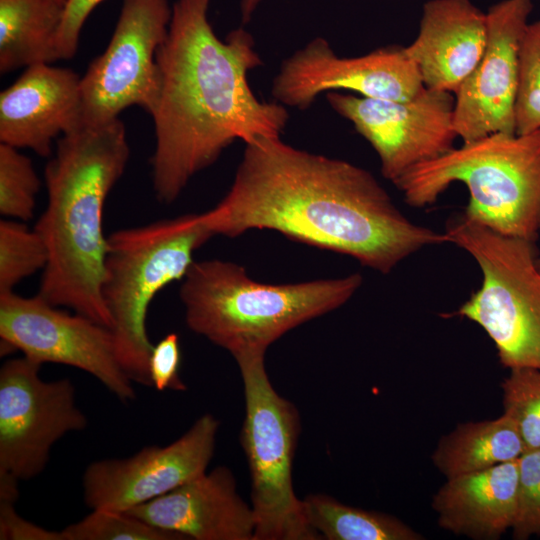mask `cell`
Here are the masks:
<instances>
[{
	"label": "cell",
	"mask_w": 540,
	"mask_h": 540,
	"mask_svg": "<svg viewBox=\"0 0 540 540\" xmlns=\"http://www.w3.org/2000/svg\"><path fill=\"white\" fill-rule=\"evenodd\" d=\"M63 540H185L154 527L126 511L92 509L61 530Z\"/></svg>",
	"instance_id": "cell-25"
},
{
	"label": "cell",
	"mask_w": 540,
	"mask_h": 540,
	"mask_svg": "<svg viewBox=\"0 0 540 540\" xmlns=\"http://www.w3.org/2000/svg\"><path fill=\"white\" fill-rule=\"evenodd\" d=\"M203 217L214 235L274 230L382 274L427 246L449 243L445 232L408 219L369 171L280 137L245 143L228 193Z\"/></svg>",
	"instance_id": "cell-1"
},
{
	"label": "cell",
	"mask_w": 540,
	"mask_h": 540,
	"mask_svg": "<svg viewBox=\"0 0 540 540\" xmlns=\"http://www.w3.org/2000/svg\"><path fill=\"white\" fill-rule=\"evenodd\" d=\"M309 526L326 540H422L424 536L397 517L346 505L327 494L302 499Z\"/></svg>",
	"instance_id": "cell-22"
},
{
	"label": "cell",
	"mask_w": 540,
	"mask_h": 540,
	"mask_svg": "<svg viewBox=\"0 0 540 540\" xmlns=\"http://www.w3.org/2000/svg\"><path fill=\"white\" fill-rule=\"evenodd\" d=\"M81 77L73 70L36 64L0 94V142L41 157L52 142L81 125Z\"/></svg>",
	"instance_id": "cell-16"
},
{
	"label": "cell",
	"mask_w": 540,
	"mask_h": 540,
	"mask_svg": "<svg viewBox=\"0 0 540 540\" xmlns=\"http://www.w3.org/2000/svg\"><path fill=\"white\" fill-rule=\"evenodd\" d=\"M0 337L4 352L19 350L41 365L58 363L83 370L124 403L136 397L133 381L119 361L112 330L60 310L38 294L0 295Z\"/></svg>",
	"instance_id": "cell-11"
},
{
	"label": "cell",
	"mask_w": 540,
	"mask_h": 540,
	"mask_svg": "<svg viewBox=\"0 0 540 540\" xmlns=\"http://www.w3.org/2000/svg\"><path fill=\"white\" fill-rule=\"evenodd\" d=\"M49 252L34 229L14 220L0 222V295L13 292L26 277L45 269Z\"/></svg>",
	"instance_id": "cell-23"
},
{
	"label": "cell",
	"mask_w": 540,
	"mask_h": 540,
	"mask_svg": "<svg viewBox=\"0 0 540 540\" xmlns=\"http://www.w3.org/2000/svg\"><path fill=\"white\" fill-rule=\"evenodd\" d=\"M500 386L503 413L515 421L525 451L540 449V369H510Z\"/></svg>",
	"instance_id": "cell-24"
},
{
	"label": "cell",
	"mask_w": 540,
	"mask_h": 540,
	"mask_svg": "<svg viewBox=\"0 0 540 540\" xmlns=\"http://www.w3.org/2000/svg\"><path fill=\"white\" fill-rule=\"evenodd\" d=\"M129 155L119 118L62 135L45 168L48 203L34 228L49 252L38 295L110 329L101 293L108 241L103 210Z\"/></svg>",
	"instance_id": "cell-3"
},
{
	"label": "cell",
	"mask_w": 540,
	"mask_h": 540,
	"mask_svg": "<svg viewBox=\"0 0 540 540\" xmlns=\"http://www.w3.org/2000/svg\"><path fill=\"white\" fill-rule=\"evenodd\" d=\"M511 530L516 540L540 536V449L525 451L518 459V504Z\"/></svg>",
	"instance_id": "cell-28"
},
{
	"label": "cell",
	"mask_w": 540,
	"mask_h": 540,
	"mask_svg": "<svg viewBox=\"0 0 540 540\" xmlns=\"http://www.w3.org/2000/svg\"><path fill=\"white\" fill-rule=\"evenodd\" d=\"M449 243L466 251L482 273L480 288L457 311L479 325L507 369H540V269L536 241L500 234L463 213L446 223Z\"/></svg>",
	"instance_id": "cell-7"
},
{
	"label": "cell",
	"mask_w": 540,
	"mask_h": 540,
	"mask_svg": "<svg viewBox=\"0 0 540 540\" xmlns=\"http://www.w3.org/2000/svg\"><path fill=\"white\" fill-rule=\"evenodd\" d=\"M213 236L203 213L108 236L101 293L113 321L119 361L133 382L152 386L149 358L154 345L146 329L150 303L165 286L184 278L194 252Z\"/></svg>",
	"instance_id": "cell-6"
},
{
	"label": "cell",
	"mask_w": 540,
	"mask_h": 540,
	"mask_svg": "<svg viewBox=\"0 0 540 540\" xmlns=\"http://www.w3.org/2000/svg\"><path fill=\"white\" fill-rule=\"evenodd\" d=\"M104 0H68L57 35L59 59L72 58L78 49L81 30L91 12Z\"/></svg>",
	"instance_id": "cell-30"
},
{
	"label": "cell",
	"mask_w": 540,
	"mask_h": 540,
	"mask_svg": "<svg viewBox=\"0 0 540 540\" xmlns=\"http://www.w3.org/2000/svg\"><path fill=\"white\" fill-rule=\"evenodd\" d=\"M454 183L466 186L463 214L507 236L537 241L540 235V129L496 133L463 142L397 180L407 204H434Z\"/></svg>",
	"instance_id": "cell-5"
},
{
	"label": "cell",
	"mask_w": 540,
	"mask_h": 540,
	"mask_svg": "<svg viewBox=\"0 0 540 540\" xmlns=\"http://www.w3.org/2000/svg\"><path fill=\"white\" fill-rule=\"evenodd\" d=\"M126 512L185 540H255L252 507L239 495L226 466Z\"/></svg>",
	"instance_id": "cell-17"
},
{
	"label": "cell",
	"mask_w": 540,
	"mask_h": 540,
	"mask_svg": "<svg viewBox=\"0 0 540 540\" xmlns=\"http://www.w3.org/2000/svg\"><path fill=\"white\" fill-rule=\"evenodd\" d=\"M532 8V0H502L486 12L483 56L454 94L453 125L463 142L516 133L519 49Z\"/></svg>",
	"instance_id": "cell-15"
},
{
	"label": "cell",
	"mask_w": 540,
	"mask_h": 540,
	"mask_svg": "<svg viewBox=\"0 0 540 540\" xmlns=\"http://www.w3.org/2000/svg\"><path fill=\"white\" fill-rule=\"evenodd\" d=\"M362 281L353 273L266 284L251 279L241 265L212 259L192 263L179 294L188 328L237 359L265 355L289 330L345 304Z\"/></svg>",
	"instance_id": "cell-4"
},
{
	"label": "cell",
	"mask_w": 540,
	"mask_h": 540,
	"mask_svg": "<svg viewBox=\"0 0 540 540\" xmlns=\"http://www.w3.org/2000/svg\"><path fill=\"white\" fill-rule=\"evenodd\" d=\"M219 425L215 416L203 414L166 446L92 462L82 477L85 504L91 510L129 511L198 477L213 458Z\"/></svg>",
	"instance_id": "cell-14"
},
{
	"label": "cell",
	"mask_w": 540,
	"mask_h": 540,
	"mask_svg": "<svg viewBox=\"0 0 540 540\" xmlns=\"http://www.w3.org/2000/svg\"><path fill=\"white\" fill-rule=\"evenodd\" d=\"M56 1L59 2L60 4H62L65 7L68 0H56Z\"/></svg>",
	"instance_id": "cell-33"
},
{
	"label": "cell",
	"mask_w": 540,
	"mask_h": 540,
	"mask_svg": "<svg viewBox=\"0 0 540 540\" xmlns=\"http://www.w3.org/2000/svg\"><path fill=\"white\" fill-rule=\"evenodd\" d=\"M537 265H538V267L540 269V254H539L538 259H537Z\"/></svg>",
	"instance_id": "cell-34"
},
{
	"label": "cell",
	"mask_w": 540,
	"mask_h": 540,
	"mask_svg": "<svg viewBox=\"0 0 540 540\" xmlns=\"http://www.w3.org/2000/svg\"><path fill=\"white\" fill-rule=\"evenodd\" d=\"M516 134L540 129V19L529 22L519 49Z\"/></svg>",
	"instance_id": "cell-27"
},
{
	"label": "cell",
	"mask_w": 540,
	"mask_h": 540,
	"mask_svg": "<svg viewBox=\"0 0 540 540\" xmlns=\"http://www.w3.org/2000/svg\"><path fill=\"white\" fill-rule=\"evenodd\" d=\"M40 180L31 160L8 144H0V213L29 220L33 217Z\"/></svg>",
	"instance_id": "cell-26"
},
{
	"label": "cell",
	"mask_w": 540,
	"mask_h": 540,
	"mask_svg": "<svg viewBox=\"0 0 540 540\" xmlns=\"http://www.w3.org/2000/svg\"><path fill=\"white\" fill-rule=\"evenodd\" d=\"M525 446L515 421L506 414L493 420L466 422L441 437L432 462L446 478L517 461Z\"/></svg>",
	"instance_id": "cell-21"
},
{
	"label": "cell",
	"mask_w": 540,
	"mask_h": 540,
	"mask_svg": "<svg viewBox=\"0 0 540 540\" xmlns=\"http://www.w3.org/2000/svg\"><path fill=\"white\" fill-rule=\"evenodd\" d=\"M208 7L209 0H176L156 56L161 81L151 114L152 177L164 203L235 140L280 137L289 119L284 105L259 100L249 86L248 73L262 65L253 36L238 28L220 40Z\"/></svg>",
	"instance_id": "cell-2"
},
{
	"label": "cell",
	"mask_w": 540,
	"mask_h": 540,
	"mask_svg": "<svg viewBox=\"0 0 540 540\" xmlns=\"http://www.w3.org/2000/svg\"><path fill=\"white\" fill-rule=\"evenodd\" d=\"M487 43L486 13L471 0H428L419 32L405 50L426 88L455 94Z\"/></svg>",
	"instance_id": "cell-18"
},
{
	"label": "cell",
	"mask_w": 540,
	"mask_h": 540,
	"mask_svg": "<svg viewBox=\"0 0 540 540\" xmlns=\"http://www.w3.org/2000/svg\"><path fill=\"white\" fill-rule=\"evenodd\" d=\"M517 504L518 460L447 478L431 507L442 529L476 540H497L512 528Z\"/></svg>",
	"instance_id": "cell-19"
},
{
	"label": "cell",
	"mask_w": 540,
	"mask_h": 540,
	"mask_svg": "<svg viewBox=\"0 0 540 540\" xmlns=\"http://www.w3.org/2000/svg\"><path fill=\"white\" fill-rule=\"evenodd\" d=\"M180 365L179 337L176 333H169L153 346L150 354L149 375L152 386L158 391L186 390L187 386L179 374Z\"/></svg>",
	"instance_id": "cell-29"
},
{
	"label": "cell",
	"mask_w": 540,
	"mask_h": 540,
	"mask_svg": "<svg viewBox=\"0 0 540 540\" xmlns=\"http://www.w3.org/2000/svg\"><path fill=\"white\" fill-rule=\"evenodd\" d=\"M264 0H240V11L243 23L251 20L253 14Z\"/></svg>",
	"instance_id": "cell-32"
},
{
	"label": "cell",
	"mask_w": 540,
	"mask_h": 540,
	"mask_svg": "<svg viewBox=\"0 0 540 540\" xmlns=\"http://www.w3.org/2000/svg\"><path fill=\"white\" fill-rule=\"evenodd\" d=\"M264 356L235 359L244 388L240 442L251 478L255 540H320L309 526L302 499L293 486L300 415L295 405L274 389Z\"/></svg>",
	"instance_id": "cell-8"
},
{
	"label": "cell",
	"mask_w": 540,
	"mask_h": 540,
	"mask_svg": "<svg viewBox=\"0 0 540 540\" xmlns=\"http://www.w3.org/2000/svg\"><path fill=\"white\" fill-rule=\"evenodd\" d=\"M15 502L0 500L1 540H63L61 531H52L38 526L20 516Z\"/></svg>",
	"instance_id": "cell-31"
},
{
	"label": "cell",
	"mask_w": 540,
	"mask_h": 540,
	"mask_svg": "<svg viewBox=\"0 0 540 540\" xmlns=\"http://www.w3.org/2000/svg\"><path fill=\"white\" fill-rule=\"evenodd\" d=\"M64 6L56 0H0V72L59 60Z\"/></svg>",
	"instance_id": "cell-20"
},
{
	"label": "cell",
	"mask_w": 540,
	"mask_h": 540,
	"mask_svg": "<svg viewBox=\"0 0 540 540\" xmlns=\"http://www.w3.org/2000/svg\"><path fill=\"white\" fill-rule=\"evenodd\" d=\"M424 88L405 47L386 46L358 57H339L326 39L316 37L283 61L272 94L278 103L304 110L331 91L407 101Z\"/></svg>",
	"instance_id": "cell-13"
},
{
	"label": "cell",
	"mask_w": 540,
	"mask_h": 540,
	"mask_svg": "<svg viewBox=\"0 0 540 540\" xmlns=\"http://www.w3.org/2000/svg\"><path fill=\"white\" fill-rule=\"evenodd\" d=\"M331 108L350 121L375 150L382 175L393 184L414 167L454 148L452 93L424 88L407 101L326 93Z\"/></svg>",
	"instance_id": "cell-12"
},
{
	"label": "cell",
	"mask_w": 540,
	"mask_h": 540,
	"mask_svg": "<svg viewBox=\"0 0 540 540\" xmlns=\"http://www.w3.org/2000/svg\"><path fill=\"white\" fill-rule=\"evenodd\" d=\"M40 367L23 356L0 369V478L19 482L38 476L53 445L88 424L72 382L44 381Z\"/></svg>",
	"instance_id": "cell-10"
},
{
	"label": "cell",
	"mask_w": 540,
	"mask_h": 540,
	"mask_svg": "<svg viewBox=\"0 0 540 540\" xmlns=\"http://www.w3.org/2000/svg\"><path fill=\"white\" fill-rule=\"evenodd\" d=\"M171 15L168 0H123L107 48L81 77L80 128L106 125L130 106L153 113L161 81L156 56Z\"/></svg>",
	"instance_id": "cell-9"
}]
</instances>
